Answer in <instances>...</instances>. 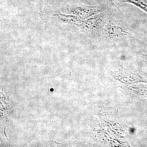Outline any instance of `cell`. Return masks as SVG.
Segmentation results:
<instances>
[{
    "instance_id": "cell-1",
    "label": "cell",
    "mask_w": 147,
    "mask_h": 147,
    "mask_svg": "<svg viewBox=\"0 0 147 147\" xmlns=\"http://www.w3.org/2000/svg\"><path fill=\"white\" fill-rule=\"evenodd\" d=\"M112 13L109 12L107 15L97 39L102 45L114 47L139 35V33L130 28L123 21L113 18Z\"/></svg>"
},
{
    "instance_id": "cell-2",
    "label": "cell",
    "mask_w": 147,
    "mask_h": 147,
    "mask_svg": "<svg viewBox=\"0 0 147 147\" xmlns=\"http://www.w3.org/2000/svg\"><path fill=\"white\" fill-rule=\"evenodd\" d=\"M62 10L66 13L73 14L81 20H84L102 12L111 11L107 7L102 5H87L79 3L66 6L62 8Z\"/></svg>"
},
{
    "instance_id": "cell-3",
    "label": "cell",
    "mask_w": 147,
    "mask_h": 147,
    "mask_svg": "<svg viewBox=\"0 0 147 147\" xmlns=\"http://www.w3.org/2000/svg\"><path fill=\"white\" fill-rule=\"evenodd\" d=\"M109 12H112L106 11L92 16L90 18L82 21L78 26L90 36L98 39L100 36L104 22Z\"/></svg>"
},
{
    "instance_id": "cell-4",
    "label": "cell",
    "mask_w": 147,
    "mask_h": 147,
    "mask_svg": "<svg viewBox=\"0 0 147 147\" xmlns=\"http://www.w3.org/2000/svg\"><path fill=\"white\" fill-rule=\"evenodd\" d=\"M119 3H129L138 7L147 13V0H114Z\"/></svg>"
},
{
    "instance_id": "cell-5",
    "label": "cell",
    "mask_w": 147,
    "mask_h": 147,
    "mask_svg": "<svg viewBox=\"0 0 147 147\" xmlns=\"http://www.w3.org/2000/svg\"><path fill=\"white\" fill-rule=\"evenodd\" d=\"M98 4L105 5L108 9L113 12H117L119 11V9L114 3L113 0H96Z\"/></svg>"
},
{
    "instance_id": "cell-6",
    "label": "cell",
    "mask_w": 147,
    "mask_h": 147,
    "mask_svg": "<svg viewBox=\"0 0 147 147\" xmlns=\"http://www.w3.org/2000/svg\"><path fill=\"white\" fill-rule=\"evenodd\" d=\"M134 129H133V128L131 129H130V132H131V133H133V132H134Z\"/></svg>"
}]
</instances>
